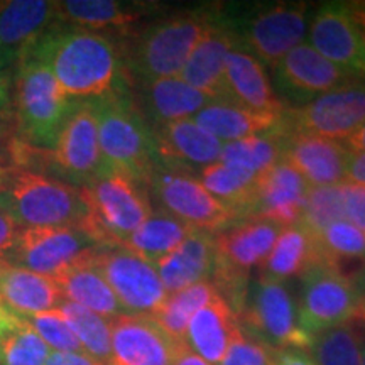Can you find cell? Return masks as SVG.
<instances>
[{"label": "cell", "instance_id": "1", "mask_svg": "<svg viewBox=\"0 0 365 365\" xmlns=\"http://www.w3.org/2000/svg\"><path fill=\"white\" fill-rule=\"evenodd\" d=\"M24 54L51 70L70 98H97L117 88L120 56L108 36L56 22Z\"/></svg>", "mask_w": 365, "mask_h": 365}, {"label": "cell", "instance_id": "2", "mask_svg": "<svg viewBox=\"0 0 365 365\" xmlns=\"http://www.w3.org/2000/svg\"><path fill=\"white\" fill-rule=\"evenodd\" d=\"M97 117L105 168L122 173L148 188L159 161L150 125L120 85L97 98H88Z\"/></svg>", "mask_w": 365, "mask_h": 365}, {"label": "cell", "instance_id": "3", "mask_svg": "<svg viewBox=\"0 0 365 365\" xmlns=\"http://www.w3.org/2000/svg\"><path fill=\"white\" fill-rule=\"evenodd\" d=\"M0 210L19 228H83L88 220V207L78 186L14 166L0 186Z\"/></svg>", "mask_w": 365, "mask_h": 365}, {"label": "cell", "instance_id": "4", "mask_svg": "<svg viewBox=\"0 0 365 365\" xmlns=\"http://www.w3.org/2000/svg\"><path fill=\"white\" fill-rule=\"evenodd\" d=\"M215 12L181 11L145 26L127 49V68L140 83L180 76Z\"/></svg>", "mask_w": 365, "mask_h": 365}, {"label": "cell", "instance_id": "5", "mask_svg": "<svg viewBox=\"0 0 365 365\" xmlns=\"http://www.w3.org/2000/svg\"><path fill=\"white\" fill-rule=\"evenodd\" d=\"M14 78V110L21 143L29 148L51 150L73 108L70 98L43 61L24 54L17 61Z\"/></svg>", "mask_w": 365, "mask_h": 365}, {"label": "cell", "instance_id": "6", "mask_svg": "<svg viewBox=\"0 0 365 365\" xmlns=\"http://www.w3.org/2000/svg\"><path fill=\"white\" fill-rule=\"evenodd\" d=\"M80 191L88 207L81 230L100 245H122L153 213L148 188L122 173H103Z\"/></svg>", "mask_w": 365, "mask_h": 365}, {"label": "cell", "instance_id": "7", "mask_svg": "<svg viewBox=\"0 0 365 365\" xmlns=\"http://www.w3.org/2000/svg\"><path fill=\"white\" fill-rule=\"evenodd\" d=\"M299 323L313 339L346 323H365V301L355 282L335 262H319L301 276Z\"/></svg>", "mask_w": 365, "mask_h": 365}, {"label": "cell", "instance_id": "8", "mask_svg": "<svg viewBox=\"0 0 365 365\" xmlns=\"http://www.w3.org/2000/svg\"><path fill=\"white\" fill-rule=\"evenodd\" d=\"M239 325L276 350H308L312 336L299 323L298 304L284 282L259 276L250 281L247 298L239 313Z\"/></svg>", "mask_w": 365, "mask_h": 365}, {"label": "cell", "instance_id": "9", "mask_svg": "<svg viewBox=\"0 0 365 365\" xmlns=\"http://www.w3.org/2000/svg\"><path fill=\"white\" fill-rule=\"evenodd\" d=\"M239 44L261 61L262 66L276 68L277 63L308 34V4L276 2L261 6L244 19H227Z\"/></svg>", "mask_w": 365, "mask_h": 365}, {"label": "cell", "instance_id": "10", "mask_svg": "<svg viewBox=\"0 0 365 365\" xmlns=\"http://www.w3.org/2000/svg\"><path fill=\"white\" fill-rule=\"evenodd\" d=\"M148 193L154 195L164 212L198 230L217 234L239 222L234 210L210 193L193 173L159 164L148 182Z\"/></svg>", "mask_w": 365, "mask_h": 365}, {"label": "cell", "instance_id": "11", "mask_svg": "<svg viewBox=\"0 0 365 365\" xmlns=\"http://www.w3.org/2000/svg\"><path fill=\"white\" fill-rule=\"evenodd\" d=\"M365 122V80L354 78L296 108H286L284 127L291 134L349 139Z\"/></svg>", "mask_w": 365, "mask_h": 365}, {"label": "cell", "instance_id": "12", "mask_svg": "<svg viewBox=\"0 0 365 365\" xmlns=\"http://www.w3.org/2000/svg\"><path fill=\"white\" fill-rule=\"evenodd\" d=\"M91 262L102 272L125 313L150 317L168 298L156 267L122 245H102L91 255Z\"/></svg>", "mask_w": 365, "mask_h": 365}, {"label": "cell", "instance_id": "13", "mask_svg": "<svg viewBox=\"0 0 365 365\" xmlns=\"http://www.w3.org/2000/svg\"><path fill=\"white\" fill-rule=\"evenodd\" d=\"M98 247V242L76 227L21 228L6 261L54 279Z\"/></svg>", "mask_w": 365, "mask_h": 365}, {"label": "cell", "instance_id": "14", "mask_svg": "<svg viewBox=\"0 0 365 365\" xmlns=\"http://www.w3.org/2000/svg\"><path fill=\"white\" fill-rule=\"evenodd\" d=\"M48 159L58 175L78 182V188L108 171L100 149L97 117L88 100H75Z\"/></svg>", "mask_w": 365, "mask_h": 365}, {"label": "cell", "instance_id": "15", "mask_svg": "<svg viewBox=\"0 0 365 365\" xmlns=\"http://www.w3.org/2000/svg\"><path fill=\"white\" fill-rule=\"evenodd\" d=\"M308 44L345 73L365 80V44L350 4H323L308 26Z\"/></svg>", "mask_w": 365, "mask_h": 365}, {"label": "cell", "instance_id": "16", "mask_svg": "<svg viewBox=\"0 0 365 365\" xmlns=\"http://www.w3.org/2000/svg\"><path fill=\"white\" fill-rule=\"evenodd\" d=\"M274 75L277 91L294 103L293 108L355 78L328 61L308 43H301L287 53L274 68Z\"/></svg>", "mask_w": 365, "mask_h": 365}, {"label": "cell", "instance_id": "17", "mask_svg": "<svg viewBox=\"0 0 365 365\" xmlns=\"http://www.w3.org/2000/svg\"><path fill=\"white\" fill-rule=\"evenodd\" d=\"M110 365H173L181 345L149 314H120L110 319Z\"/></svg>", "mask_w": 365, "mask_h": 365}, {"label": "cell", "instance_id": "18", "mask_svg": "<svg viewBox=\"0 0 365 365\" xmlns=\"http://www.w3.org/2000/svg\"><path fill=\"white\" fill-rule=\"evenodd\" d=\"M161 166L191 173L203 170L220 159L223 143L200 127L193 118L150 125Z\"/></svg>", "mask_w": 365, "mask_h": 365}, {"label": "cell", "instance_id": "19", "mask_svg": "<svg viewBox=\"0 0 365 365\" xmlns=\"http://www.w3.org/2000/svg\"><path fill=\"white\" fill-rule=\"evenodd\" d=\"M237 44L239 39L225 17L215 14L207 33L191 51L180 78L210 98H225V63Z\"/></svg>", "mask_w": 365, "mask_h": 365}, {"label": "cell", "instance_id": "20", "mask_svg": "<svg viewBox=\"0 0 365 365\" xmlns=\"http://www.w3.org/2000/svg\"><path fill=\"white\" fill-rule=\"evenodd\" d=\"M350 154L339 140L287 132L282 161L291 164L309 186L317 188L345 182Z\"/></svg>", "mask_w": 365, "mask_h": 365}, {"label": "cell", "instance_id": "21", "mask_svg": "<svg viewBox=\"0 0 365 365\" xmlns=\"http://www.w3.org/2000/svg\"><path fill=\"white\" fill-rule=\"evenodd\" d=\"M312 186L286 161L264 171L259 180L252 217L267 218L281 227L299 222Z\"/></svg>", "mask_w": 365, "mask_h": 365}, {"label": "cell", "instance_id": "22", "mask_svg": "<svg viewBox=\"0 0 365 365\" xmlns=\"http://www.w3.org/2000/svg\"><path fill=\"white\" fill-rule=\"evenodd\" d=\"M56 22V2H48V0L0 2V51L14 65Z\"/></svg>", "mask_w": 365, "mask_h": 365}, {"label": "cell", "instance_id": "23", "mask_svg": "<svg viewBox=\"0 0 365 365\" xmlns=\"http://www.w3.org/2000/svg\"><path fill=\"white\" fill-rule=\"evenodd\" d=\"M225 100L261 113H284L287 108L274 91L261 61L240 44L227 56Z\"/></svg>", "mask_w": 365, "mask_h": 365}, {"label": "cell", "instance_id": "24", "mask_svg": "<svg viewBox=\"0 0 365 365\" xmlns=\"http://www.w3.org/2000/svg\"><path fill=\"white\" fill-rule=\"evenodd\" d=\"M215 234L195 228L175 252L159 261L154 267L161 277L164 289L171 294L196 282L210 281L215 267Z\"/></svg>", "mask_w": 365, "mask_h": 365}, {"label": "cell", "instance_id": "25", "mask_svg": "<svg viewBox=\"0 0 365 365\" xmlns=\"http://www.w3.org/2000/svg\"><path fill=\"white\" fill-rule=\"evenodd\" d=\"M0 299L21 317L51 312L65 301L53 277L16 266L6 259L0 261Z\"/></svg>", "mask_w": 365, "mask_h": 365}, {"label": "cell", "instance_id": "26", "mask_svg": "<svg viewBox=\"0 0 365 365\" xmlns=\"http://www.w3.org/2000/svg\"><path fill=\"white\" fill-rule=\"evenodd\" d=\"M284 113L254 112L230 100L217 98L205 105L193 120L220 143L228 144L277 129L284 122Z\"/></svg>", "mask_w": 365, "mask_h": 365}, {"label": "cell", "instance_id": "27", "mask_svg": "<svg viewBox=\"0 0 365 365\" xmlns=\"http://www.w3.org/2000/svg\"><path fill=\"white\" fill-rule=\"evenodd\" d=\"M319 262H330L323 252L318 235L312 234L301 223L284 227L267 255L259 276L284 282L291 277H301L309 267Z\"/></svg>", "mask_w": 365, "mask_h": 365}, {"label": "cell", "instance_id": "28", "mask_svg": "<svg viewBox=\"0 0 365 365\" xmlns=\"http://www.w3.org/2000/svg\"><path fill=\"white\" fill-rule=\"evenodd\" d=\"M237 328V314L217 293L191 318L186 328L185 344L208 364L220 365Z\"/></svg>", "mask_w": 365, "mask_h": 365}, {"label": "cell", "instance_id": "29", "mask_svg": "<svg viewBox=\"0 0 365 365\" xmlns=\"http://www.w3.org/2000/svg\"><path fill=\"white\" fill-rule=\"evenodd\" d=\"M93 254L54 277L61 289L63 298L100 314L105 319H113L120 314H125V309L118 303L112 287L91 262Z\"/></svg>", "mask_w": 365, "mask_h": 365}, {"label": "cell", "instance_id": "30", "mask_svg": "<svg viewBox=\"0 0 365 365\" xmlns=\"http://www.w3.org/2000/svg\"><path fill=\"white\" fill-rule=\"evenodd\" d=\"M140 90L144 108L153 120V125L193 118L213 100L182 81L180 76L145 81L140 83Z\"/></svg>", "mask_w": 365, "mask_h": 365}, {"label": "cell", "instance_id": "31", "mask_svg": "<svg viewBox=\"0 0 365 365\" xmlns=\"http://www.w3.org/2000/svg\"><path fill=\"white\" fill-rule=\"evenodd\" d=\"M261 175L217 161L200 170L198 180L215 198L234 210L239 220H244L252 217Z\"/></svg>", "mask_w": 365, "mask_h": 365}, {"label": "cell", "instance_id": "32", "mask_svg": "<svg viewBox=\"0 0 365 365\" xmlns=\"http://www.w3.org/2000/svg\"><path fill=\"white\" fill-rule=\"evenodd\" d=\"M193 230V227L186 225L180 218L170 215L164 210L159 212L153 210L148 220L122 244V247L132 250L156 266L159 261L175 252Z\"/></svg>", "mask_w": 365, "mask_h": 365}, {"label": "cell", "instance_id": "33", "mask_svg": "<svg viewBox=\"0 0 365 365\" xmlns=\"http://www.w3.org/2000/svg\"><path fill=\"white\" fill-rule=\"evenodd\" d=\"M144 9L137 4L117 0H65L56 2L58 21L68 26L98 31L107 27H124L140 17Z\"/></svg>", "mask_w": 365, "mask_h": 365}, {"label": "cell", "instance_id": "34", "mask_svg": "<svg viewBox=\"0 0 365 365\" xmlns=\"http://www.w3.org/2000/svg\"><path fill=\"white\" fill-rule=\"evenodd\" d=\"M287 130L282 122L281 127L261 135H252L235 143L223 144L218 161L230 166L244 168L252 173H264L276 166L284 158Z\"/></svg>", "mask_w": 365, "mask_h": 365}, {"label": "cell", "instance_id": "35", "mask_svg": "<svg viewBox=\"0 0 365 365\" xmlns=\"http://www.w3.org/2000/svg\"><path fill=\"white\" fill-rule=\"evenodd\" d=\"M59 313L66 319L73 333L78 339L83 352L98 365H110L112 362V331L110 319L90 312L71 301H63L58 307Z\"/></svg>", "mask_w": 365, "mask_h": 365}, {"label": "cell", "instance_id": "36", "mask_svg": "<svg viewBox=\"0 0 365 365\" xmlns=\"http://www.w3.org/2000/svg\"><path fill=\"white\" fill-rule=\"evenodd\" d=\"M217 294L215 286L210 281L196 282V284L178 291V293L168 294L164 303L154 314H150L158 322L171 339L185 344L186 328H188L191 318L200 308L205 307L213 296Z\"/></svg>", "mask_w": 365, "mask_h": 365}, {"label": "cell", "instance_id": "37", "mask_svg": "<svg viewBox=\"0 0 365 365\" xmlns=\"http://www.w3.org/2000/svg\"><path fill=\"white\" fill-rule=\"evenodd\" d=\"M364 331L355 323L313 335L308 354L317 365H362Z\"/></svg>", "mask_w": 365, "mask_h": 365}, {"label": "cell", "instance_id": "38", "mask_svg": "<svg viewBox=\"0 0 365 365\" xmlns=\"http://www.w3.org/2000/svg\"><path fill=\"white\" fill-rule=\"evenodd\" d=\"M345 220L344 218V200H341V185L335 186H317L309 188L307 203L299 222L304 228L314 235L322 234L331 223Z\"/></svg>", "mask_w": 365, "mask_h": 365}, {"label": "cell", "instance_id": "39", "mask_svg": "<svg viewBox=\"0 0 365 365\" xmlns=\"http://www.w3.org/2000/svg\"><path fill=\"white\" fill-rule=\"evenodd\" d=\"M49 354L51 349L27 322L0 339V365H46Z\"/></svg>", "mask_w": 365, "mask_h": 365}, {"label": "cell", "instance_id": "40", "mask_svg": "<svg viewBox=\"0 0 365 365\" xmlns=\"http://www.w3.org/2000/svg\"><path fill=\"white\" fill-rule=\"evenodd\" d=\"M318 240L330 262L365 259V232L346 220L328 225L318 234Z\"/></svg>", "mask_w": 365, "mask_h": 365}, {"label": "cell", "instance_id": "41", "mask_svg": "<svg viewBox=\"0 0 365 365\" xmlns=\"http://www.w3.org/2000/svg\"><path fill=\"white\" fill-rule=\"evenodd\" d=\"M26 322L34 328V331L43 339V341L54 352H83L78 339L73 333L66 319L59 313V309L43 312L24 317ZM85 354V352H83Z\"/></svg>", "mask_w": 365, "mask_h": 365}, {"label": "cell", "instance_id": "42", "mask_svg": "<svg viewBox=\"0 0 365 365\" xmlns=\"http://www.w3.org/2000/svg\"><path fill=\"white\" fill-rule=\"evenodd\" d=\"M277 352L239 325L220 365H276Z\"/></svg>", "mask_w": 365, "mask_h": 365}, {"label": "cell", "instance_id": "43", "mask_svg": "<svg viewBox=\"0 0 365 365\" xmlns=\"http://www.w3.org/2000/svg\"><path fill=\"white\" fill-rule=\"evenodd\" d=\"M344 218L365 232V186L355 182H341Z\"/></svg>", "mask_w": 365, "mask_h": 365}, {"label": "cell", "instance_id": "44", "mask_svg": "<svg viewBox=\"0 0 365 365\" xmlns=\"http://www.w3.org/2000/svg\"><path fill=\"white\" fill-rule=\"evenodd\" d=\"M12 63L6 58V54L0 51V117L9 118L11 115V107H12V86L14 81L9 75Z\"/></svg>", "mask_w": 365, "mask_h": 365}, {"label": "cell", "instance_id": "45", "mask_svg": "<svg viewBox=\"0 0 365 365\" xmlns=\"http://www.w3.org/2000/svg\"><path fill=\"white\" fill-rule=\"evenodd\" d=\"M19 232L21 228L17 227V223L4 210H0V261L6 259L12 250Z\"/></svg>", "mask_w": 365, "mask_h": 365}, {"label": "cell", "instance_id": "46", "mask_svg": "<svg viewBox=\"0 0 365 365\" xmlns=\"http://www.w3.org/2000/svg\"><path fill=\"white\" fill-rule=\"evenodd\" d=\"M26 323V318L17 314L14 309H11L0 299V339L9 335V333L16 331L17 328H21Z\"/></svg>", "mask_w": 365, "mask_h": 365}, {"label": "cell", "instance_id": "47", "mask_svg": "<svg viewBox=\"0 0 365 365\" xmlns=\"http://www.w3.org/2000/svg\"><path fill=\"white\" fill-rule=\"evenodd\" d=\"M46 365H98V364L83 352L75 354V352H54V350H51Z\"/></svg>", "mask_w": 365, "mask_h": 365}, {"label": "cell", "instance_id": "48", "mask_svg": "<svg viewBox=\"0 0 365 365\" xmlns=\"http://www.w3.org/2000/svg\"><path fill=\"white\" fill-rule=\"evenodd\" d=\"M276 365H317L308 350L284 349L277 352Z\"/></svg>", "mask_w": 365, "mask_h": 365}, {"label": "cell", "instance_id": "49", "mask_svg": "<svg viewBox=\"0 0 365 365\" xmlns=\"http://www.w3.org/2000/svg\"><path fill=\"white\" fill-rule=\"evenodd\" d=\"M345 181L365 186V153L350 154Z\"/></svg>", "mask_w": 365, "mask_h": 365}, {"label": "cell", "instance_id": "50", "mask_svg": "<svg viewBox=\"0 0 365 365\" xmlns=\"http://www.w3.org/2000/svg\"><path fill=\"white\" fill-rule=\"evenodd\" d=\"M173 365H212V364H208L207 360H203L200 355H196L186 344H181L180 349H178L175 364Z\"/></svg>", "mask_w": 365, "mask_h": 365}, {"label": "cell", "instance_id": "51", "mask_svg": "<svg viewBox=\"0 0 365 365\" xmlns=\"http://www.w3.org/2000/svg\"><path fill=\"white\" fill-rule=\"evenodd\" d=\"M344 145L352 154L365 153V122L349 137V139L344 140Z\"/></svg>", "mask_w": 365, "mask_h": 365}, {"label": "cell", "instance_id": "52", "mask_svg": "<svg viewBox=\"0 0 365 365\" xmlns=\"http://www.w3.org/2000/svg\"><path fill=\"white\" fill-rule=\"evenodd\" d=\"M352 6L355 21L360 27V34H362L364 44H365V2H357V4H350Z\"/></svg>", "mask_w": 365, "mask_h": 365}, {"label": "cell", "instance_id": "53", "mask_svg": "<svg viewBox=\"0 0 365 365\" xmlns=\"http://www.w3.org/2000/svg\"><path fill=\"white\" fill-rule=\"evenodd\" d=\"M11 168L12 166H9V164L4 163V158L0 156V186H2V182H4V180H6L7 173L11 171Z\"/></svg>", "mask_w": 365, "mask_h": 365}, {"label": "cell", "instance_id": "54", "mask_svg": "<svg viewBox=\"0 0 365 365\" xmlns=\"http://www.w3.org/2000/svg\"><path fill=\"white\" fill-rule=\"evenodd\" d=\"M7 132H9V122H7V118L0 117V140H2L4 137L7 135Z\"/></svg>", "mask_w": 365, "mask_h": 365}, {"label": "cell", "instance_id": "55", "mask_svg": "<svg viewBox=\"0 0 365 365\" xmlns=\"http://www.w3.org/2000/svg\"><path fill=\"white\" fill-rule=\"evenodd\" d=\"M362 365H365V333H364V341H362Z\"/></svg>", "mask_w": 365, "mask_h": 365}]
</instances>
